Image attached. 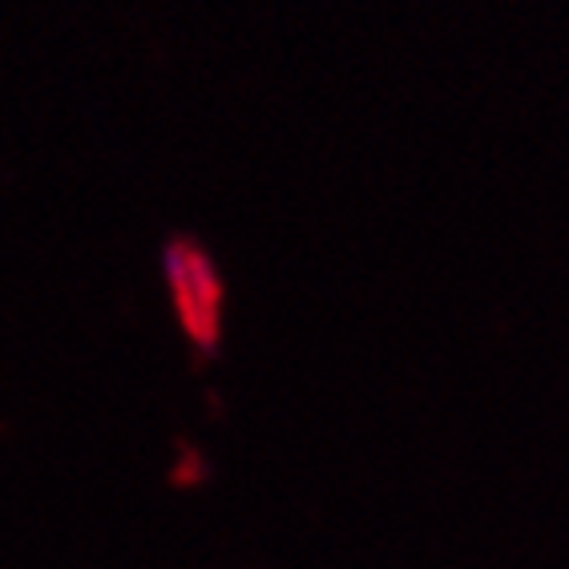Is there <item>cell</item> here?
Segmentation results:
<instances>
[{"label": "cell", "instance_id": "cell-1", "mask_svg": "<svg viewBox=\"0 0 569 569\" xmlns=\"http://www.w3.org/2000/svg\"><path fill=\"white\" fill-rule=\"evenodd\" d=\"M162 283L182 336L198 351H214L222 340V316H227V287L214 254L190 234H178L162 247Z\"/></svg>", "mask_w": 569, "mask_h": 569}]
</instances>
